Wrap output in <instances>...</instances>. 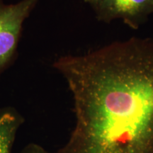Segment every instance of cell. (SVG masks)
I'll return each mask as SVG.
<instances>
[{
	"instance_id": "obj_1",
	"label": "cell",
	"mask_w": 153,
	"mask_h": 153,
	"mask_svg": "<svg viewBox=\"0 0 153 153\" xmlns=\"http://www.w3.org/2000/svg\"><path fill=\"white\" fill-rule=\"evenodd\" d=\"M53 67L74 101L75 126L55 153H153V39L133 37Z\"/></svg>"
},
{
	"instance_id": "obj_2",
	"label": "cell",
	"mask_w": 153,
	"mask_h": 153,
	"mask_svg": "<svg viewBox=\"0 0 153 153\" xmlns=\"http://www.w3.org/2000/svg\"><path fill=\"white\" fill-rule=\"evenodd\" d=\"M38 1L21 0L7 4L0 0V76L16 58L23 26Z\"/></svg>"
},
{
	"instance_id": "obj_3",
	"label": "cell",
	"mask_w": 153,
	"mask_h": 153,
	"mask_svg": "<svg viewBox=\"0 0 153 153\" xmlns=\"http://www.w3.org/2000/svg\"><path fill=\"white\" fill-rule=\"evenodd\" d=\"M101 22L120 19L137 29L153 14V0H85Z\"/></svg>"
},
{
	"instance_id": "obj_4",
	"label": "cell",
	"mask_w": 153,
	"mask_h": 153,
	"mask_svg": "<svg viewBox=\"0 0 153 153\" xmlns=\"http://www.w3.org/2000/svg\"><path fill=\"white\" fill-rule=\"evenodd\" d=\"M24 118L14 107L0 108V153H12L17 133Z\"/></svg>"
},
{
	"instance_id": "obj_5",
	"label": "cell",
	"mask_w": 153,
	"mask_h": 153,
	"mask_svg": "<svg viewBox=\"0 0 153 153\" xmlns=\"http://www.w3.org/2000/svg\"><path fill=\"white\" fill-rule=\"evenodd\" d=\"M20 153H52L43 148L41 145L36 143H30L26 145Z\"/></svg>"
}]
</instances>
